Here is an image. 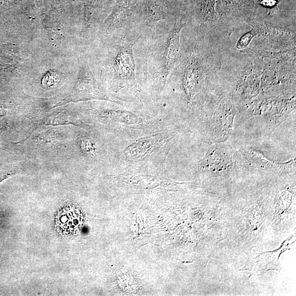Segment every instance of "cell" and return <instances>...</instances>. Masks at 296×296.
Returning a JSON list of instances; mask_svg holds the SVG:
<instances>
[{
    "mask_svg": "<svg viewBox=\"0 0 296 296\" xmlns=\"http://www.w3.org/2000/svg\"><path fill=\"white\" fill-rule=\"evenodd\" d=\"M239 152L245 162L254 168L279 173H290L295 170L296 162L294 160L286 162L270 161L261 153L247 148L241 149Z\"/></svg>",
    "mask_w": 296,
    "mask_h": 296,
    "instance_id": "cell-7",
    "label": "cell"
},
{
    "mask_svg": "<svg viewBox=\"0 0 296 296\" xmlns=\"http://www.w3.org/2000/svg\"><path fill=\"white\" fill-rule=\"evenodd\" d=\"M169 34L151 37L145 48L143 60V78L152 91L162 93L177 57L178 29Z\"/></svg>",
    "mask_w": 296,
    "mask_h": 296,
    "instance_id": "cell-2",
    "label": "cell"
},
{
    "mask_svg": "<svg viewBox=\"0 0 296 296\" xmlns=\"http://www.w3.org/2000/svg\"><path fill=\"white\" fill-rule=\"evenodd\" d=\"M178 133L158 131L141 136L119 153V162L131 166L164 162Z\"/></svg>",
    "mask_w": 296,
    "mask_h": 296,
    "instance_id": "cell-4",
    "label": "cell"
},
{
    "mask_svg": "<svg viewBox=\"0 0 296 296\" xmlns=\"http://www.w3.org/2000/svg\"><path fill=\"white\" fill-rule=\"evenodd\" d=\"M170 11V0H143L142 22L151 30V37L156 36L157 24L168 18Z\"/></svg>",
    "mask_w": 296,
    "mask_h": 296,
    "instance_id": "cell-8",
    "label": "cell"
},
{
    "mask_svg": "<svg viewBox=\"0 0 296 296\" xmlns=\"http://www.w3.org/2000/svg\"><path fill=\"white\" fill-rule=\"evenodd\" d=\"M11 172H3L0 173V182H1L4 179H5L11 176V175L13 174Z\"/></svg>",
    "mask_w": 296,
    "mask_h": 296,
    "instance_id": "cell-12",
    "label": "cell"
},
{
    "mask_svg": "<svg viewBox=\"0 0 296 296\" xmlns=\"http://www.w3.org/2000/svg\"><path fill=\"white\" fill-rule=\"evenodd\" d=\"M260 3L263 5L272 7L276 3V0H261Z\"/></svg>",
    "mask_w": 296,
    "mask_h": 296,
    "instance_id": "cell-11",
    "label": "cell"
},
{
    "mask_svg": "<svg viewBox=\"0 0 296 296\" xmlns=\"http://www.w3.org/2000/svg\"><path fill=\"white\" fill-rule=\"evenodd\" d=\"M131 32L116 31L114 41L111 44L109 50L108 73L110 89L111 93L122 98V94L136 97L141 91L137 80L133 49L141 35L130 41L127 37Z\"/></svg>",
    "mask_w": 296,
    "mask_h": 296,
    "instance_id": "cell-1",
    "label": "cell"
},
{
    "mask_svg": "<svg viewBox=\"0 0 296 296\" xmlns=\"http://www.w3.org/2000/svg\"><path fill=\"white\" fill-rule=\"evenodd\" d=\"M254 33L249 32L247 34L241 37L237 44V47L240 49L244 48L247 47L250 41L251 40L254 36Z\"/></svg>",
    "mask_w": 296,
    "mask_h": 296,
    "instance_id": "cell-10",
    "label": "cell"
},
{
    "mask_svg": "<svg viewBox=\"0 0 296 296\" xmlns=\"http://www.w3.org/2000/svg\"><path fill=\"white\" fill-rule=\"evenodd\" d=\"M240 152L223 143L212 144L199 165V171L208 178L224 177L245 165Z\"/></svg>",
    "mask_w": 296,
    "mask_h": 296,
    "instance_id": "cell-5",
    "label": "cell"
},
{
    "mask_svg": "<svg viewBox=\"0 0 296 296\" xmlns=\"http://www.w3.org/2000/svg\"><path fill=\"white\" fill-rule=\"evenodd\" d=\"M78 146L81 153L91 158H97L99 154V149L96 143L90 137L81 136L78 138Z\"/></svg>",
    "mask_w": 296,
    "mask_h": 296,
    "instance_id": "cell-9",
    "label": "cell"
},
{
    "mask_svg": "<svg viewBox=\"0 0 296 296\" xmlns=\"http://www.w3.org/2000/svg\"><path fill=\"white\" fill-rule=\"evenodd\" d=\"M142 18L143 0H115L107 27L112 31H136Z\"/></svg>",
    "mask_w": 296,
    "mask_h": 296,
    "instance_id": "cell-6",
    "label": "cell"
},
{
    "mask_svg": "<svg viewBox=\"0 0 296 296\" xmlns=\"http://www.w3.org/2000/svg\"><path fill=\"white\" fill-rule=\"evenodd\" d=\"M134 105H115L93 111L94 118L108 128L119 133H150L160 131L161 122L147 112L131 109Z\"/></svg>",
    "mask_w": 296,
    "mask_h": 296,
    "instance_id": "cell-3",
    "label": "cell"
}]
</instances>
